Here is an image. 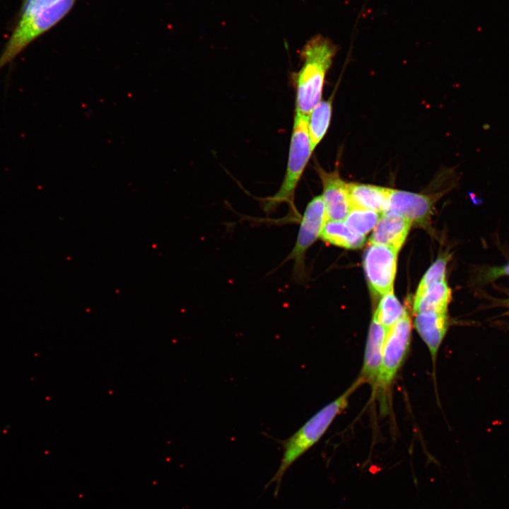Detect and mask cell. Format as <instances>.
Returning <instances> with one entry per match:
<instances>
[{
    "instance_id": "cell-1",
    "label": "cell",
    "mask_w": 509,
    "mask_h": 509,
    "mask_svg": "<svg viewBox=\"0 0 509 509\" xmlns=\"http://www.w3.org/2000/svg\"><path fill=\"white\" fill-rule=\"evenodd\" d=\"M361 385L362 382L357 378L341 395L315 414L290 437L280 441L283 448L281 462L265 486L276 483L275 496L287 470L321 439L335 418L346 408L351 395Z\"/></svg>"
},
{
    "instance_id": "cell-2",
    "label": "cell",
    "mask_w": 509,
    "mask_h": 509,
    "mask_svg": "<svg viewBox=\"0 0 509 509\" xmlns=\"http://www.w3.org/2000/svg\"><path fill=\"white\" fill-rule=\"evenodd\" d=\"M337 47L320 35L309 40L300 52L301 69L295 74V113L308 116L322 100L326 74L331 67Z\"/></svg>"
},
{
    "instance_id": "cell-3",
    "label": "cell",
    "mask_w": 509,
    "mask_h": 509,
    "mask_svg": "<svg viewBox=\"0 0 509 509\" xmlns=\"http://www.w3.org/2000/svg\"><path fill=\"white\" fill-rule=\"evenodd\" d=\"M308 124V116L295 113L286 172L277 192L264 199L263 209L265 212L271 213L283 203L288 204L296 211V188L313 152Z\"/></svg>"
},
{
    "instance_id": "cell-4",
    "label": "cell",
    "mask_w": 509,
    "mask_h": 509,
    "mask_svg": "<svg viewBox=\"0 0 509 509\" xmlns=\"http://www.w3.org/2000/svg\"><path fill=\"white\" fill-rule=\"evenodd\" d=\"M74 1L59 0L45 7L21 12L18 24L0 54V70L59 22L71 10Z\"/></svg>"
},
{
    "instance_id": "cell-5",
    "label": "cell",
    "mask_w": 509,
    "mask_h": 509,
    "mask_svg": "<svg viewBox=\"0 0 509 509\" xmlns=\"http://www.w3.org/2000/svg\"><path fill=\"white\" fill-rule=\"evenodd\" d=\"M411 328V320L406 313L387 331L379 374L373 387V392L383 398L406 356Z\"/></svg>"
},
{
    "instance_id": "cell-6",
    "label": "cell",
    "mask_w": 509,
    "mask_h": 509,
    "mask_svg": "<svg viewBox=\"0 0 509 509\" xmlns=\"http://www.w3.org/2000/svg\"><path fill=\"white\" fill-rule=\"evenodd\" d=\"M327 221L321 195L315 197L307 204L300 221V227L294 247L286 261L293 262V277L298 282L306 278L305 255L308 249L320 238Z\"/></svg>"
},
{
    "instance_id": "cell-7",
    "label": "cell",
    "mask_w": 509,
    "mask_h": 509,
    "mask_svg": "<svg viewBox=\"0 0 509 509\" xmlns=\"http://www.w3.org/2000/svg\"><path fill=\"white\" fill-rule=\"evenodd\" d=\"M397 252L389 247L373 244L366 250L363 268L373 293L383 296L393 290Z\"/></svg>"
},
{
    "instance_id": "cell-8",
    "label": "cell",
    "mask_w": 509,
    "mask_h": 509,
    "mask_svg": "<svg viewBox=\"0 0 509 509\" xmlns=\"http://www.w3.org/2000/svg\"><path fill=\"white\" fill-rule=\"evenodd\" d=\"M315 170L322 185L321 197L327 220L344 221L352 209L347 183L341 178L338 170L327 172L317 163Z\"/></svg>"
},
{
    "instance_id": "cell-9",
    "label": "cell",
    "mask_w": 509,
    "mask_h": 509,
    "mask_svg": "<svg viewBox=\"0 0 509 509\" xmlns=\"http://www.w3.org/2000/svg\"><path fill=\"white\" fill-rule=\"evenodd\" d=\"M435 197L389 188L385 211L399 215L411 223H424L432 213Z\"/></svg>"
},
{
    "instance_id": "cell-10",
    "label": "cell",
    "mask_w": 509,
    "mask_h": 509,
    "mask_svg": "<svg viewBox=\"0 0 509 509\" xmlns=\"http://www.w3.org/2000/svg\"><path fill=\"white\" fill-rule=\"evenodd\" d=\"M387 330L373 317L368 334L363 363L358 379L362 382L375 385L381 365L382 350Z\"/></svg>"
},
{
    "instance_id": "cell-11",
    "label": "cell",
    "mask_w": 509,
    "mask_h": 509,
    "mask_svg": "<svg viewBox=\"0 0 509 509\" xmlns=\"http://www.w3.org/2000/svg\"><path fill=\"white\" fill-rule=\"evenodd\" d=\"M411 224L409 220L399 215L382 213L373 228L370 242L387 246L398 252L406 238Z\"/></svg>"
},
{
    "instance_id": "cell-12",
    "label": "cell",
    "mask_w": 509,
    "mask_h": 509,
    "mask_svg": "<svg viewBox=\"0 0 509 509\" xmlns=\"http://www.w3.org/2000/svg\"><path fill=\"white\" fill-rule=\"evenodd\" d=\"M414 327L427 346L433 363H435L448 327L447 313L438 312L416 313Z\"/></svg>"
},
{
    "instance_id": "cell-13",
    "label": "cell",
    "mask_w": 509,
    "mask_h": 509,
    "mask_svg": "<svg viewBox=\"0 0 509 509\" xmlns=\"http://www.w3.org/2000/svg\"><path fill=\"white\" fill-rule=\"evenodd\" d=\"M347 189L352 207L369 209L383 213L387 208L389 188L351 182Z\"/></svg>"
},
{
    "instance_id": "cell-14",
    "label": "cell",
    "mask_w": 509,
    "mask_h": 509,
    "mask_svg": "<svg viewBox=\"0 0 509 509\" xmlns=\"http://www.w3.org/2000/svg\"><path fill=\"white\" fill-rule=\"evenodd\" d=\"M451 300V290L446 281L435 283L427 288L423 293L415 296L414 311L438 312L447 313V305Z\"/></svg>"
},
{
    "instance_id": "cell-15",
    "label": "cell",
    "mask_w": 509,
    "mask_h": 509,
    "mask_svg": "<svg viewBox=\"0 0 509 509\" xmlns=\"http://www.w3.org/2000/svg\"><path fill=\"white\" fill-rule=\"evenodd\" d=\"M325 242L347 249L363 245L365 236L351 231L343 221L327 220L320 235Z\"/></svg>"
},
{
    "instance_id": "cell-16",
    "label": "cell",
    "mask_w": 509,
    "mask_h": 509,
    "mask_svg": "<svg viewBox=\"0 0 509 509\" xmlns=\"http://www.w3.org/2000/svg\"><path fill=\"white\" fill-rule=\"evenodd\" d=\"M332 98L320 100L308 115V134L312 151L325 136L331 121Z\"/></svg>"
},
{
    "instance_id": "cell-17",
    "label": "cell",
    "mask_w": 509,
    "mask_h": 509,
    "mask_svg": "<svg viewBox=\"0 0 509 509\" xmlns=\"http://www.w3.org/2000/svg\"><path fill=\"white\" fill-rule=\"evenodd\" d=\"M406 313L392 290L382 296L373 317L388 331Z\"/></svg>"
},
{
    "instance_id": "cell-18",
    "label": "cell",
    "mask_w": 509,
    "mask_h": 509,
    "mask_svg": "<svg viewBox=\"0 0 509 509\" xmlns=\"http://www.w3.org/2000/svg\"><path fill=\"white\" fill-rule=\"evenodd\" d=\"M381 213L357 207H352L344 223L353 233L364 235L372 230L381 217Z\"/></svg>"
},
{
    "instance_id": "cell-19",
    "label": "cell",
    "mask_w": 509,
    "mask_h": 509,
    "mask_svg": "<svg viewBox=\"0 0 509 509\" xmlns=\"http://www.w3.org/2000/svg\"><path fill=\"white\" fill-rule=\"evenodd\" d=\"M448 260L447 255L437 259L423 275L415 296L421 294L427 288L435 283L446 281L445 274Z\"/></svg>"
},
{
    "instance_id": "cell-20",
    "label": "cell",
    "mask_w": 509,
    "mask_h": 509,
    "mask_svg": "<svg viewBox=\"0 0 509 509\" xmlns=\"http://www.w3.org/2000/svg\"><path fill=\"white\" fill-rule=\"evenodd\" d=\"M509 276V262L501 267H496L490 269L485 276L486 280H493L501 276Z\"/></svg>"
}]
</instances>
